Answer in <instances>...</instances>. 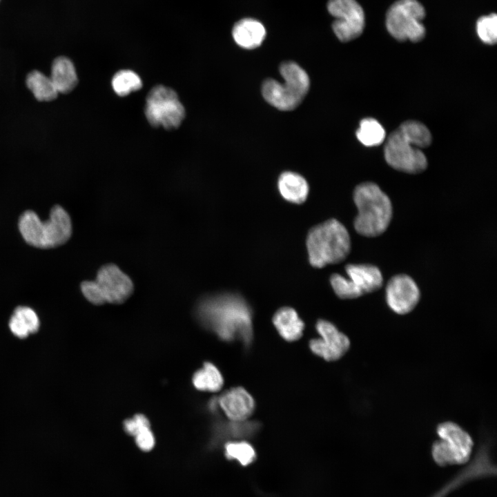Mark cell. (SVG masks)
<instances>
[{"instance_id": "obj_21", "label": "cell", "mask_w": 497, "mask_h": 497, "mask_svg": "<svg viewBox=\"0 0 497 497\" xmlns=\"http://www.w3.org/2000/svg\"><path fill=\"white\" fill-rule=\"evenodd\" d=\"M9 327L15 336L25 338L38 331L39 320L35 311L31 308L18 306L10 319Z\"/></svg>"}, {"instance_id": "obj_6", "label": "cell", "mask_w": 497, "mask_h": 497, "mask_svg": "<svg viewBox=\"0 0 497 497\" xmlns=\"http://www.w3.org/2000/svg\"><path fill=\"white\" fill-rule=\"evenodd\" d=\"M133 289L130 278L113 264L101 266L95 280L81 284L84 297L96 305L121 304L132 295Z\"/></svg>"}, {"instance_id": "obj_18", "label": "cell", "mask_w": 497, "mask_h": 497, "mask_svg": "<svg viewBox=\"0 0 497 497\" xmlns=\"http://www.w3.org/2000/svg\"><path fill=\"white\" fill-rule=\"evenodd\" d=\"M232 34L237 45L244 48L253 49L260 46L265 38L266 30L260 21L246 18L234 25Z\"/></svg>"}, {"instance_id": "obj_26", "label": "cell", "mask_w": 497, "mask_h": 497, "mask_svg": "<svg viewBox=\"0 0 497 497\" xmlns=\"http://www.w3.org/2000/svg\"><path fill=\"white\" fill-rule=\"evenodd\" d=\"M112 86L116 94L124 97L139 90L142 86V81L134 71L121 70L113 76Z\"/></svg>"}, {"instance_id": "obj_16", "label": "cell", "mask_w": 497, "mask_h": 497, "mask_svg": "<svg viewBox=\"0 0 497 497\" xmlns=\"http://www.w3.org/2000/svg\"><path fill=\"white\" fill-rule=\"evenodd\" d=\"M217 403L232 421H245L253 413L255 402L252 396L242 387H234L223 393Z\"/></svg>"}, {"instance_id": "obj_10", "label": "cell", "mask_w": 497, "mask_h": 497, "mask_svg": "<svg viewBox=\"0 0 497 497\" xmlns=\"http://www.w3.org/2000/svg\"><path fill=\"white\" fill-rule=\"evenodd\" d=\"M144 112L152 126L169 130L178 128L185 117V109L177 94L162 85L156 86L150 90Z\"/></svg>"}, {"instance_id": "obj_28", "label": "cell", "mask_w": 497, "mask_h": 497, "mask_svg": "<svg viewBox=\"0 0 497 497\" xmlns=\"http://www.w3.org/2000/svg\"><path fill=\"white\" fill-rule=\"evenodd\" d=\"M476 32L480 40L489 45L497 41V16L495 13L480 17L476 21Z\"/></svg>"}, {"instance_id": "obj_2", "label": "cell", "mask_w": 497, "mask_h": 497, "mask_svg": "<svg viewBox=\"0 0 497 497\" xmlns=\"http://www.w3.org/2000/svg\"><path fill=\"white\" fill-rule=\"evenodd\" d=\"M353 200L358 208L354 228L361 235L373 237L387 229L393 215L389 197L373 182L358 185L353 192Z\"/></svg>"}, {"instance_id": "obj_5", "label": "cell", "mask_w": 497, "mask_h": 497, "mask_svg": "<svg viewBox=\"0 0 497 497\" xmlns=\"http://www.w3.org/2000/svg\"><path fill=\"white\" fill-rule=\"evenodd\" d=\"M280 72L284 82L266 79L262 84V92L264 99L281 110H291L302 102L307 94L310 81L307 73L296 63L284 62Z\"/></svg>"}, {"instance_id": "obj_23", "label": "cell", "mask_w": 497, "mask_h": 497, "mask_svg": "<svg viewBox=\"0 0 497 497\" xmlns=\"http://www.w3.org/2000/svg\"><path fill=\"white\" fill-rule=\"evenodd\" d=\"M222 376L217 367L206 362L193 376V383L198 390L215 392L223 385Z\"/></svg>"}, {"instance_id": "obj_1", "label": "cell", "mask_w": 497, "mask_h": 497, "mask_svg": "<svg viewBox=\"0 0 497 497\" xmlns=\"http://www.w3.org/2000/svg\"><path fill=\"white\" fill-rule=\"evenodd\" d=\"M198 314L203 324L224 340H238L248 345L252 340V313L237 293H222L205 299Z\"/></svg>"}, {"instance_id": "obj_3", "label": "cell", "mask_w": 497, "mask_h": 497, "mask_svg": "<svg viewBox=\"0 0 497 497\" xmlns=\"http://www.w3.org/2000/svg\"><path fill=\"white\" fill-rule=\"evenodd\" d=\"M306 244L309 262L316 268L343 261L351 250L349 233L335 219H330L311 228Z\"/></svg>"}, {"instance_id": "obj_19", "label": "cell", "mask_w": 497, "mask_h": 497, "mask_svg": "<svg viewBox=\"0 0 497 497\" xmlns=\"http://www.w3.org/2000/svg\"><path fill=\"white\" fill-rule=\"evenodd\" d=\"M278 190L286 201L300 204L303 203L309 194V185L300 175L286 171L281 174L277 182Z\"/></svg>"}, {"instance_id": "obj_11", "label": "cell", "mask_w": 497, "mask_h": 497, "mask_svg": "<svg viewBox=\"0 0 497 497\" xmlns=\"http://www.w3.org/2000/svg\"><path fill=\"white\" fill-rule=\"evenodd\" d=\"M384 157L390 166L408 173H421L427 166L423 152L411 144L398 128L387 138Z\"/></svg>"}, {"instance_id": "obj_17", "label": "cell", "mask_w": 497, "mask_h": 497, "mask_svg": "<svg viewBox=\"0 0 497 497\" xmlns=\"http://www.w3.org/2000/svg\"><path fill=\"white\" fill-rule=\"evenodd\" d=\"M50 77L59 94H68L78 84V76L73 62L68 57L59 56L51 65Z\"/></svg>"}, {"instance_id": "obj_14", "label": "cell", "mask_w": 497, "mask_h": 497, "mask_svg": "<svg viewBox=\"0 0 497 497\" xmlns=\"http://www.w3.org/2000/svg\"><path fill=\"white\" fill-rule=\"evenodd\" d=\"M316 329L321 338L311 340L309 342L311 350L315 354L326 360L333 361L340 359L348 351L349 339L332 323L320 320L316 324Z\"/></svg>"}, {"instance_id": "obj_25", "label": "cell", "mask_w": 497, "mask_h": 497, "mask_svg": "<svg viewBox=\"0 0 497 497\" xmlns=\"http://www.w3.org/2000/svg\"><path fill=\"white\" fill-rule=\"evenodd\" d=\"M398 129L411 144L420 149L431 144V133L428 128L420 122L407 121L402 123Z\"/></svg>"}, {"instance_id": "obj_30", "label": "cell", "mask_w": 497, "mask_h": 497, "mask_svg": "<svg viewBox=\"0 0 497 497\" xmlns=\"http://www.w3.org/2000/svg\"><path fill=\"white\" fill-rule=\"evenodd\" d=\"M150 426L148 420L142 414L135 415L133 418L126 420L124 423L126 433L134 436L137 431L143 427Z\"/></svg>"}, {"instance_id": "obj_12", "label": "cell", "mask_w": 497, "mask_h": 497, "mask_svg": "<svg viewBox=\"0 0 497 497\" xmlns=\"http://www.w3.org/2000/svg\"><path fill=\"white\" fill-rule=\"evenodd\" d=\"M327 9L335 19L332 28L341 41H349L362 33L365 16L362 8L356 0H329Z\"/></svg>"}, {"instance_id": "obj_22", "label": "cell", "mask_w": 497, "mask_h": 497, "mask_svg": "<svg viewBox=\"0 0 497 497\" xmlns=\"http://www.w3.org/2000/svg\"><path fill=\"white\" fill-rule=\"evenodd\" d=\"M26 85L34 97L41 102L52 101L59 95L50 76L37 70H33L28 73Z\"/></svg>"}, {"instance_id": "obj_7", "label": "cell", "mask_w": 497, "mask_h": 497, "mask_svg": "<svg viewBox=\"0 0 497 497\" xmlns=\"http://www.w3.org/2000/svg\"><path fill=\"white\" fill-rule=\"evenodd\" d=\"M440 440L431 447V456L440 466L467 463L471 457L474 442L471 436L453 422L440 423L436 429Z\"/></svg>"}, {"instance_id": "obj_8", "label": "cell", "mask_w": 497, "mask_h": 497, "mask_svg": "<svg viewBox=\"0 0 497 497\" xmlns=\"http://www.w3.org/2000/svg\"><path fill=\"white\" fill-rule=\"evenodd\" d=\"M425 17V10L418 0H398L388 9L386 27L396 39L412 42L421 41L426 30L421 21Z\"/></svg>"}, {"instance_id": "obj_20", "label": "cell", "mask_w": 497, "mask_h": 497, "mask_svg": "<svg viewBox=\"0 0 497 497\" xmlns=\"http://www.w3.org/2000/svg\"><path fill=\"white\" fill-rule=\"evenodd\" d=\"M273 323L280 335L287 341L297 340L302 335L304 322L291 307L278 309L273 317Z\"/></svg>"}, {"instance_id": "obj_9", "label": "cell", "mask_w": 497, "mask_h": 497, "mask_svg": "<svg viewBox=\"0 0 497 497\" xmlns=\"http://www.w3.org/2000/svg\"><path fill=\"white\" fill-rule=\"evenodd\" d=\"M345 271L348 277L338 273L330 277L331 286L340 298H357L376 291L382 286V273L374 265L349 264Z\"/></svg>"}, {"instance_id": "obj_13", "label": "cell", "mask_w": 497, "mask_h": 497, "mask_svg": "<svg viewBox=\"0 0 497 497\" xmlns=\"http://www.w3.org/2000/svg\"><path fill=\"white\" fill-rule=\"evenodd\" d=\"M420 297L418 286L409 275H394L387 284L386 300L396 313L405 315L411 312L418 304Z\"/></svg>"}, {"instance_id": "obj_4", "label": "cell", "mask_w": 497, "mask_h": 497, "mask_svg": "<svg viewBox=\"0 0 497 497\" xmlns=\"http://www.w3.org/2000/svg\"><path fill=\"white\" fill-rule=\"evenodd\" d=\"M19 229L24 240L41 248H49L66 242L72 234V222L66 211L56 205L49 219L43 222L32 211H26L19 220Z\"/></svg>"}, {"instance_id": "obj_24", "label": "cell", "mask_w": 497, "mask_h": 497, "mask_svg": "<svg viewBox=\"0 0 497 497\" xmlns=\"http://www.w3.org/2000/svg\"><path fill=\"white\" fill-rule=\"evenodd\" d=\"M356 136L364 146H375L384 140L385 130L376 119L365 118L360 121Z\"/></svg>"}, {"instance_id": "obj_29", "label": "cell", "mask_w": 497, "mask_h": 497, "mask_svg": "<svg viewBox=\"0 0 497 497\" xmlns=\"http://www.w3.org/2000/svg\"><path fill=\"white\" fill-rule=\"evenodd\" d=\"M134 437L137 446L143 451H149L155 446V437L150 426L139 429Z\"/></svg>"}, {"instance_id": "obj_27", "label": "cell", "mask_w": 497, "mask_h": 497, "mask_svg": "<svg viewBox=\"0 0 497 497\" xmlns=\"http://www.w3.org/2000/svg\"><path fill=\"white\" fill-rule=\"evenodd\" d=\"M226 457L229 460H235L242 466L252 463L256 453L253 447L247 442H228L224 445Z\"/></svg>"}, {"instance_id": "obj_15", "label": "cell", "mask_w": 497, "mask_h": 497, "mask_svg": "<svg viewBox=\"0 0 497 497\" xmlns=\"http://www.w3.org/2000/svg\"><path fill=\"white\" fill-rule=\"evenodd\" d=\"M496 466L486 447H482L472 462L431 497H445L458 485L471 480L496 475Z\"/></svg>"}]
</instances>
